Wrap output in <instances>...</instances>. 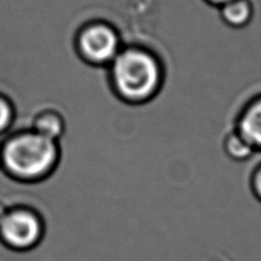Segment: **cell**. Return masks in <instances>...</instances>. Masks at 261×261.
Masks as SVG:
<instances>
[{"mask_svg": "<svg viewBox=\"0 0 261 261\" xmlns=\"http://www.w3.org/2000/svg\"><path fill=\"white\" fill-rule=\"evenodd\" d=\"M60 156L61 152L58 141L35 130L8 140L3 151L7 171L22 180L46 178L55 170Z\"/></svg>", "mask_w": 261, "mask_h": 261, "instance_id": "1", "label": "cell"}, {"mask_svg": "<svg viewBox=\"0 0 261 261\" xmlns=\"http://www.w3.org/2000/svg\"><path fill=\"white\" fill-rule=\"evenodd\" d=\"M113 77L120 94L130 101H143L155 94L161 84L156 59L141 49L119 52L113 61Z\"/></svg>", "mask_w": 261, "mask_h": 261, "instance_id": "2", "label": "cell"}, {"mask_svg": "<svg viewBox=\"0 0 261 261\" xmlns=\"http://www.w3.org/2000/svg\"><path fill=\"white\" fill-rule=\"evenodd\" d=\"M41 235L43 226L39 218L25 210L7 212L0 222V236L13 249H30L38 243Z\"/></svg>", "mask_w": 261, "mask_h": 261, "instance_id": "3", "label": "cell"}, {"mask_svg": "<svg viewBox=\"0 0 261 261\" xmlns=\"http://www.w3.org/2000/svg\"><path fill=\"white\" fill-rule=\"evenodd\" d=\"M119 37L113 28L96 23L87 27L79 36V48L88 61H114L119 53Z\"/></svg>", "mask_w": 261, "mask_h": 261, "instance_id": "4", "label": "cell"}, {"mask_svg": "<svg viewBox=\"0 0 261 261\" xmlns=\"http://www.w3.org/2000/svg\"><path fill=\"white\" fill-rule=\"evenodd\" d=\"M235 129L253 147L255 152H261V99L244 110Z\"/></svg>", "mask_w": 261, "mask_h": 261, "instance_id": "5", "label": "cell"}, {"mask_svg": "<svg viewBox=\"0 0 261 261\" xmlns=\"http://www.w3.org/2000/svg\"><path fill=\"white\" fill-rule=\"evenodd\" d=\"M222 149L225 155L235 163H246L257 155L253 147L236 129L228 133L223 139Z\"/></svg>", "mask_w": 261, "mask_h": 261, "instance_id": "6", "label": "cell"}, {"mask_svg": "<svg viewBox=\"0 0 261 261\" xmlns=\"http://www.w3.org/2000/svg\"><path fill=\"white\" fill-rule=\"evenodd\" d=\"M253 15V7L250 0H229L223 4L221 16L227 24L240 28L251 21Z\"/></svg>", "mask_w": 261, "mask_h": 261, "instance_id": "7", "label": "cell"}, {"mask_svg": "<svg viewBox=\"0 0 261 261\" xmlns=\"http://www.w3.org/2000/svg\"><path fill=\"white\" fill-rule=\"evenodd\" d=\"M64 120L61 116L55 113H45L36 118L34 130L46 138L58 141L64 133Z\"/></svg>", "mask_w": 261, "mask_h": 261, "instance_id": "8", "label": "cell"}, {"mask_svg": "<svg viewBox=\"0 0 261 261\" xmlns=\"http://www.w3.org/2000/svg\"><path fill=\"white\" fill-rule=\"evenodd\" d=\"M249 189L255 200L261 204V161L255 164L249 175Z\"/></svg>", "mask_w": 261, "mask_h": 261, "instance_id": "9", "label": "cell"}, {"mask_svg": "<svg viewBox=\"0 0 261 261\" xmlns=\"http://www.w3.org/2000/svg\"><path fill=\"white\" fill-rule=\"evenodd\" d=\"M13 108L5 97L0 96V133L4 132L13 120Z\"/></svg>", "mask_w": 261, "mask_h": 261, "instance_id": "10", "label": "cell"}, {"mask_svg": "<svg viewBox=\"0 0 261 261\" xmlns=\"http://www.w3.org/2000/svg\"><path fill=\"white\" fill-rule=\"evenodd\" d=\"M6 214H7V211H6V210H5V207L3 206V205L0 204V222L3 221V219L5 218V216H6Z\"/></svg>", "mask_w": 261, "mask_h": 261, "instance_id": "11", "label": "cell"}, {"mask_svg": "<svg viewBox=\"0 0 261 261\" xmlns=\"http://www.w3.org/2000/svg\"><path fill=\"white\" fill-rule=\"evenodd\" d=\"M213 2H217V3H222V4H225V3H227V2H229V0H213Z\"/></svg>", "mask_w": 261, "mask_h": 261, "instance_id": "12", "label": "cell"}]
</instances>
